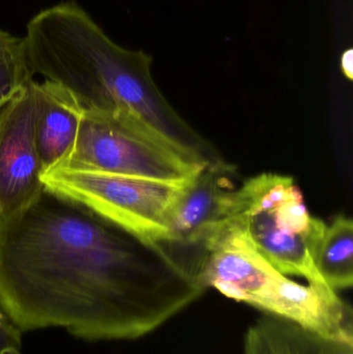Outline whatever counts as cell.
Listing matches in <instances>:
<instances>
[{
	"label": "cell",
	"instance_id": "8992f818",
	"mask_svg": "<svg viewBox=\"0 0 353 354\" xmlns=\"http://www.w3.org/2000/svg\"><path fill=\"white\" fill-rule=\"evenodd\" d=\"M32 81L0 111V216L28 207L44 191V170L35 140Z\"/></svg>",
	"mask_w": 353,
	"mask_h": 354
},
{
	"label": "cell",
	"instance_id": "4fadbf2b",
	"mask_svg": "<svg viewBox=\"0 0 353 354\" xmlns=\"http://www.w3.org/2000/svg\"><path fill=\"white\" fill-rule=\"evenodd\" d=\"M22 334L0 307V354H23Z\"/></svg>",
	"mask_w": 353,
	"mask_h": 354
},
{
	"label": "cell",
	"instance_id": "5b68a950",
	"mask_svg": "<svg viewBox=\"0 0 353 354\" xmlns=\"http://www.w3.org/2000/svg\"><path fill=\"white\" fill-rule=\"evenodd\" d=\"M234 174L236 168L227 162L205 166L184 185L168 214L167 239L161 245L199 284L205 241L229 218Z\"/></svg>",
	"mask_w": 353,
	"mask_h": 354
},
{
	"label": "cell",
	"instance_id": "7a4b0ae2",
	"mask_svg": "<svg viewBox=\"0 0 353 354\" xmlns=\"http://www.w3.org/2000/svg\"><path fill=\"white\" fill-rule=\"evenodd\" d=\"M33 75L66 87L84 109L120 110L140 120L188 157L211 143L173 109L151 76L153 58L110 39L75 0L37 12L26 25Z\"/></svg>",
	"mask_w": 353,
	"mask_h": 354
},
{
	"label": "cell",
	"instance_id": "30bf717a",
	"mask_svg": "<svg viewBox=\"0 0 353 354\" xmlns=\"http://www.w3.org/2000/svg\"><path fill=\"white\" fill-rule=\"evenodd\" d=\"M341 345L265 314L247 330L244 354H334Z\"/></svg>",
	"mask_w": 353,
	"mask_h": 354
},
{
	"label": "cell",
	"instance_id": "6da1fadb",
	"mask_svg": "<svg viewBox=\"0 0 353 354\" xmlns=\"http://www.w3.org/2000/svg\"><path fill=\"white\" fill-rule=\"evenodd\" d=\"M205 290L160 243L46 187L0 216V307L22 333L136 340Z\"/></svg>",
	"mask_w": 353,
	"mask_h": 354
},
{
	"label": "cell",
	"instance_id": "8fae6325",
	"mask_svg": "<svg viewBox=\"0 0 353 354\" xmlns=\"http://www.w3.org/2000/svg\"><path fill=\"white\" fill-rule=\"evenodd\" d=\"M314 264L323 282L335 291L353 284V222L344 214L327 225L314 253Z\"/></svg>",
	"mask_w": 353,
	"mask_h": 354
},
{
	"label": "cell",
	"instance_id": "7c38bea8",
	"mask_svg": "<svg viewBox=\"0 0 353 354\" xmlns=\"http://www.w3.org/2000/svg\"><path fill=\"white\" fill-rule=\"evenodd\" d=\"M33 76L24 39L0 29V111Z\"/></svg>",
	"mask_w": 353,
	"mask_h": 354
},
{
	"label": "cell",
	"instance_id": "277c9868",
	"mask_svg": "<svg viewBox=\"0 0 353 354\" xmlns=\"http://www.w3.org/2000/svg\"><path fill=\"white\" fill-rule=\"evenodd\" d=\"M189 180H159L59 166L43 176L46 189L77 200L160 245L167 239L170 208Z\"/></svg>",
	"mask_w": 353,
	"mask_h": 354
},
{
	"label": "cell",
	"instance_id": "9c48e42d",
	"mask_svg": "<svg viewBox=\"0 0 353 354\" xmlns=\"http://www.w3.org/2000/svg\"><path fill=\"white\" fill-rule=\"evenodd\" d=\"M37 116L35 140L44 174L61 164L76 142L84 108L66 87L32 81Z\"/></svg>",
	"mask_w": 353,
	"mask_h": 354
},
{
	"label": "cell",
	"instance_id": "3957f363",
	"mask_svg": "<svg viewBox=\"0 0 353 354\" xmlns=\"http://www.w3.org/2000/svg\"><path fill=\"white\" fill-rule=\"evenodd\" d=\"M57 166L167 181L189 180L205 167L131 114L99 109H84L74 147Z\"/></svg>",
	"mask_w": 353,
	"mask_h": 354
},
{
	"label": "cell",
	"instance_id": "5bb4252c",
	"mask_svg": "<svg viewBox=\"0 0 353 354\" xmlns=\"http://www.w3.org/2000/svg\"><path fill=\"white\" fill-rule=\"evenodd\" d=\"M334 354H353V345L343 344Z\"/></svg>",
	"mask_w": 353,
	"mask_h": 354
},
{
	"label": "cell",
	"instance_id": "52a82bcc",
	"mask_svg": "<svg viewBox=\"0 0 353 354\" xmlns=\"http://www.w3.org/2000/svg\"><path fill=\"white\" fill-rule=\"evenodd\" d=\"M252 307L321 338L353 345L352 307L327 285L300 284L279 272Z\"/></svg>",
	"mask_w": 353,
	"mask_h": 354
},
{
	"label": "cell",
	"instance_id": "ba28073f",
	"mask_svg": "<svg viewBox=\"0 0 353 354\" xmlns=\"http://www.w3.org/2000/svg\"><path fill=\"white\" fill-rule=\"evenodd\" d=\"M224 223L240 230L278 272L303 277L310 284H325L314 264L315 250L327 227L325 222L310 234H296L278 224L271 208Z\"/></svg>",
	"mask_w": 353,
	"mask_h": 354
}]
</instances>
